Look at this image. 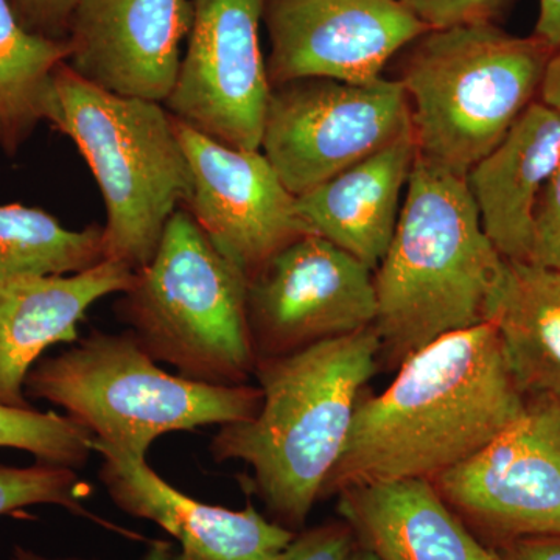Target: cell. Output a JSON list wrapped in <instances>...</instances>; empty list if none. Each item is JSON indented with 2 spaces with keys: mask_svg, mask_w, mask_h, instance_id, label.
Wrapping results in <instances>:
<instances>
[{
  "mask_svg": "<svg viewBox=\"0 0 560 560\" xmlns=\"http://www.w3.org/2000/svg\"><path fill=\"white\" fill-rule=\"evenodd\" d=\"M397 370L383 393L361 397L320 500L371 482L433 480L499 436L528 400L489 320L438 338Z\"/></svg>",
  "mask_w": 560,
  "mask_h": 560,
  "instance_id": "obj_1",
  "label": "cell"
},
{
  "mask_svg": "<svg viewBox=\"0 0 560 560\" xmlns=\"http://www.w3.org/2000/svg\"><path fill=\"white\" fill-rule=\"evenodd\" d=\"M375 326L257 360L261 404L254 418L220 427L215 463L242 460L270 521L301 533L340 459L364 386L381 364Z\"/></svg>",
  "mask_w": 560,
  "mask_h": 560,
  "instance_id": "obj_2",
  "label": "cell"
},
{
  "mask_svg": "<svg viewBox=\"0 0 560 560\" xmlns=\"http://www.w3.org/2000/svg\"><path fill=\"white\" fill-rule=\"evenodd\" d=\"M503 257L482 230L466 178L416 154L393 241L374 271L381 363L486 323Z\"/></svg>",
  "mask_w": 560,
  "mask_h": 560,
  "instance_id": "obj_3",
  "label": "cell"
},
{
  "mask_svg": "<svg viewBox=\"0 0 560 560\" xmlns=\"http://www.w3.org/2000/svg\"><path fill=\"white\" fill-rule=\"evenodd\" d=\"M24 390L27 399L60 407L95 441L142 459L164 434L243 422L261 404L259 386H213L168 374L128 329L92 330L40 359Z\"/></svg>",
  "mask_w": 560,
  "mask_h": 560,
  "instance_id": "obj_4",
  "label": "cell"
},
{
  "mask_svg": "<svg viewBox=\"0 0 560 560\" xmlns=\"http://www.w3.org/2000/svg\"><path fill=\"white\" fill-rule=\"evenodd\" d=\"M47 121L75 143L101 187L106 260L142 270L190 194L172 114L162 103L102 90L65 62L55 73Z\"/></svg>",
  "mask_w": 560,
  "mask_h": 560,
  "instance_id": "obj_5",
  "label": "cell"
},
{
  "mask_svg": "<svg viewBox=\"0 0 560 560\" xmlns=\"http://www.w3.org/2000/svg\"><path fill=\"white\" fill-rule=\"evenodd\" d=\"M551 55L492 22L420 36L399 80L418 156L466 178L533 103Z\"/></svg>",
  "mask_w": 560,
  "mask_h": 560,
  "instance_id": "obj_6",
  "label": "cell"
},
{
  "mask_svg": "<svg viewBox=\"0 0 560 560\" xmlns=\"http://www.w3.org/2000/svg\"><path fill=\"white\" fill-rule=\"evenodd\" d=\"M249 280L178 209L156 254L120 293L116 312L151 359L180 377L248 385L257 366L248 323Z\"/></svg>",
  "mask_w": 560,
  "mask_h": 560,
  "instance_id": "obj_7",
  "label": "cell"
},
{
  "mask_svg": "<svg viewBox=\"0 0 560 560\" xmlns=\"http://www.w3.org/2000/svg\"><path fill=\"white\" fill-rule=\"evenodd\" d=\"M410 132L399 80L302 79L271 86L260 151L298 198Z\"/></svg>",
  "mask_w": 560,
  "mask_h": 560,
  "instance_id": "obj_8",
  "label": "cell"
},
{
  "mask_svg": "<svg viewBox=\"0 0 560 560\" xmlns=\"http://www.w3.org/2000/svg\"><path fill=\"white\" fill-rule=\"evenodd\" d=\"M431 482L471 533L497 547L560 536V400L528 397L521 418Z\"/></svg>",
  "mask_w": 560,
  "mask_h": 560,
  "instance_id": "obj_9",
  "label": "cell"
},
{
  "mask_svg": "<svg viewBox=\"0 0 560 560\" xmlns=\"http://www.w3.org/2000/svg\"><path fill=\"white\" fill-rule=\"evenodd\" d=\"M191 25L165 108L210 138L260 150L271 83L260 44L267 0H190Z\"/></svg>",
  "mask_w": 560,
  "mask_h": 560,
  "instance_id": "obj_10",
  "label": "cell"
},
{
  "mask_svg": "<svg viewBox=\"0 0 560 560\" xmlns=\"http://www.w3.org/2000/svg\"><path fill=\"white\" fill-rule=\"evenodd\" d=\"M375 319L374 270L319 235L280 250L248 285L257 360L368 329Z\"/></svg>",
  "mask_w": 560,
  "mask_h": 560,
  "instance_id": "obj_11",
  "label": "cell"
},
{
  "mask_svg": "<svg viewBox=\"0 0 560 560\" xmlns=\"http://www.w3.org/2000/svg\"><path fill=\"white\" fill-rule=\"evenodd\" d=\"M173 124L191 179L183 209L249 282L276 254L313 234L260 150L228 145L175 117Z\"/></svg>",
  "mask_w": 560,
  "mask_h": 560,
  "instance_id": "obj_12",
  "label": "cell"
},
{
  "mask_svg": "<svg viewBox=\"0 0 560 560\" xmlns=\"http://www.w3.org/2000/svg\"><path fill=\"white\" fill-rule=\"evenodd\" d=\"M271 86L302 79L372 83L429 28L404 0H267Z\"/></svg>",
  "mask_w": 560,
  "mask_h": 560,
  "instance_id": "obj_13",
  "label": "cell"
},
{
  "mask_svg": "<svg viewBox=\"0 0 560 560\" xmlns=\"http://www.w3.org/2000/svg\"><path fill=\"white\" fill-rule=\"evenodd\" d=\"M191 16L190 0H80L66 65L102 90L165 105Z\"/></svg>",
  "mask_w": 560,
  "mask_h": 560,
  "instance_id": "obj_14",
  "label": "cell"
},
{
  "mask_svg": "<svg viewBox=\"0 0 560 560\" xmlns=\"http://www.w3.org/2000/svg\"><path fill=\"white\" fill-rule=\"evenodd\" d=\"M102 456L101 481L113 503L131 517L156 523L175 544H151L140 560H267L298 533L259 514L202 503L173 488L147 459L114 451L94 440Z\"/></svg>",
  "mask_w": 560,
  "mask_h": 560,
  "instance_id": "obj_15",
  "label": "cell"
},
{
  "mask_svg": "<svg viewBox=\"0 0 560 560\" xmlns=\"http://www.w3.org/2000/svg\"><path fill=\"white\" fill-rule=\"evenodd\" d=\"M136 271L116 260L69 276L0 282V405L33 408L24 385L50 346L79 340L95 302L130 289Z\"/></svg>",
  "mask_w": 560,
  "mask_h": 560,
  "instance_id": "obj_16",
  "label": "cell"
},
{
  "mask_svg": "<svg viewBox=\"0 0 560 560\" xmlns=\"http://www.w3.org/2000/svg\"><path fill=\"white\" fill-rule=\"evenodd\" d=\"M337 497L357 545L378 560H500L427 478L353 486Z\"/></svg>",
  "mask_w": 560,
  "mask_h": 560,
  "instance_id": "obj_17",
  "label": "cell"
},
{
  "mask_svg": "<svg viewBox=\"0 0 560 560\" xmlns=\"http://www.w3.org/2000/svg\"><path fill=\"white\" fill-rule=\"evenodd\" d=\"M560 164V116L533 102L466 175L482 230L504 260L529 261L539 198Z\"/></svg>",
  "mask_w": 560,
  "mask_h": 560,
  "instance_id": "obj_18",
  "label": "cell"
},
{
  "mask_svg": "<svg viewBox=\"0 0 560 560\" xmlns=\"http://www.w3.org/2000/svg\"><path fill=\"white\" fill-rule=\"evenodd\" d=\"M416 154L410 132L298 197L302 219L375 271L393 241Z\"/></svg>",
  "mask_w": 560,
  "mask_h": 560,
  "instance_id": "obj_19",
  "label": "cell"
},
{
  "mask_svg": "<svg viewBox=\"0 0 560 560\" xmlns=\"http://www.w3.org/2000/svg\"><path fill=\"white\" fill-rule=\"evenodd\" d=\"M486 320L499 331L518 389L560 400V271L504 261Z\"/></svg>",
  "mask_w": 560,
  "mask_h": 560,
  "instance_id": "obj_20",
  "label": "cell"
},
{
  "mask_svg": "<svg viewBox=\"0 0 560 560\" xmlns=\"http://www.w3.org/2000/svg\"><path fill=\"white\" fill-rule=\"evenodd\" d=\"M68 57V40L33 35L9 0H0V150L7 156H14L49 119L55 73Z\"/></svg>",
  "mask_w": 560,
  "mask_h": 560,
  "instance_id": "obj_21",
  "label": "cell"
},
{
  "mask_svg": "<svg viewBox=\"0 0 560 560\" xmlns=\"http://www.w3.org/2000/svg\"><path fill=\"white\" fill-rule=\"evenodd\" d=\"M105 257L103 226L70 231L46 210L0 206V282L31 276H69Z\"/></svg>",
  "mask_w": 560,
  "mask_h": 560,
  "instance_id": "obj_22",
  "label": "cell"
},
{
  "mask_svg": "<svg viewBox=\"0 0 560 560\" xmlns=\"http://www.w3.org/2000/svg\"><path fill=\"white\" fill-rule=\"evenodd\" d=\"M0 448L27 452L39 463L81 469L94 452V436L55 411L0 405Z\"/></svg>",
  "mask_w": 560,
  "mask_h": 560,
  "instance_id": "obj_23",
  "label": "cell"
},
{
  "mask_svg": "<svg viewBox=\"0 0 560 560\" xmlns=\"http://www.w3.org/2000/svg\"><path fill=\"white\" fill-rule=\"evenodd\" d=\"M88 495L90 485L81 480L77 470L70 467L39 460L28 467L7 466L0 463V517L25 508L46 504L65 508L70 514L106 525V522L84 506L83 500Z\"/></svg>",
  "mask_w": 560,
  "mask_h": 560,
  "instance_id": "obj_24",
  "label": "cell"
},
{
  "mask_svg": "<svg viewBox=\"0 0 560 560\" xmlns=\"http://www.w3.org/2000/svg\"><path fill=\"white\" fill-rule=\"evenodd\" d=\"M357 540L345 521L320 523L302 529L283 550L267 560H346Z\"/></svg>",
  "mask_w": 560,
  "mask_h": 560,
  "instance_id": "obj_25",
  "label": "cell"
},
{
  "mask_svg": "<svg viewBox=\"0 0 560 560\" xmlns=\"http://www.w3.org/2000/svg\"><path fill=\"white\" fill-rule=\"evenodd\" d=\"M529 261L560 271V164L537 205Z\"/></svg>",
  "mask_w": 560,
  "mask_h": 560,
  "instance_id": "obj_26",
  "label": "cell"
},
{
  "mask_svg": "<svg viewBox=\"0 0 560 560\" xmlns=\"http://www.w3.org/2000/svg\"><path fill=\"white\" fill-rule=\"evenodd\" d=\"M429 31L492 22L504 0H404Z\"/></svg>",
  "mask_w": 560,
  "mask_h": 560,
  "instance_id": "obj_27",
  "label": "cell"
},
{
  "mask_svg": "<svg viewBox=\"0 0 560 560\" xmlns=\"http://www.w3.org/2000/svg\"><path fill=\"white\" fill-rule=\"evenodd\" d=\"M9 3L24 28L33 35L66 40L80 0H9Z\"/></svg>",
  "mask_w": 560,
  "mask_h": 560,
  "instance_id": "obj_28",
  "label": "cell"
},
{
  "mask_svg": "<svg viewBox=\"0 0 560 560\" xmlns=\"http://www.w3.org/2000/svg\"><path fill=\"white\" fill-rule=\"evenodd\" d=\"M493 550L500 560H560V536L512 540Z\"/></svg>",
  "mask_w": 560,
  "mask_h": 560,
  "instance_id": "obj_29",
  "label": "cell"
},
{
  "mask_svg": "<svg viewBox=\"0 0 560 560\" xmlns=\"http://www.w3.org/2000/svg\"><path fill=\"white\" fill-rule=\"evenodd\" d=\"M536 38L552 51L560 49V0H539Z\"/></svg>",
  "mask_w": 560,
  "mask_h": 560,
  "instance_id": "obj_30",
  "label": "cell"
},
{
  "mask_svg": "<svg viewBox=\"0 0 560 560\" xmlns=\"http://www.w3.org/2000/svg\"><path fill=\"white\" fill-rule=\"evenodd\" d=\"M539 94L541 103L555 109L560 116V49L552 54L548 61Z\"/></svg>",
  "mask_w": 560,
  "mask_h": 560,
  "instance_id": "obj_31",
  "label": "cell"
},
{
  "mask_svg": "<svg viewBox=\"0 0 560 560\" xmlns=\"http://www.w3.org/2000/svg\"><path fill=\"white\" fill-rule=\"evenodd\" d=\"M7 560H97L84 558H51V556H44L40 552L28 550L25 547H14L11 551L10 558Z\"/></svg>",
  "mask_w": 560,
  "mask_h": 560,
  "instance_id": "obj_32",
  "label": "cell"
},
{
  "mask_svg": "<svg viewBox=\"0 0 560 560\" xmlns=\"http://www.w3.org/2000/svg\"><path fill=\"white\" fill-rule=\"evenodd\" d=\"M346 560H378L377 556L372 555L371 551L364 550V548L357 545L355 550L350 552V556Z\"/></svg>",
  "mask_w": 560,
  "mask_h": 560,
  "instance_id": "obj_33",
  "label": "cell"
}]
</instances>
